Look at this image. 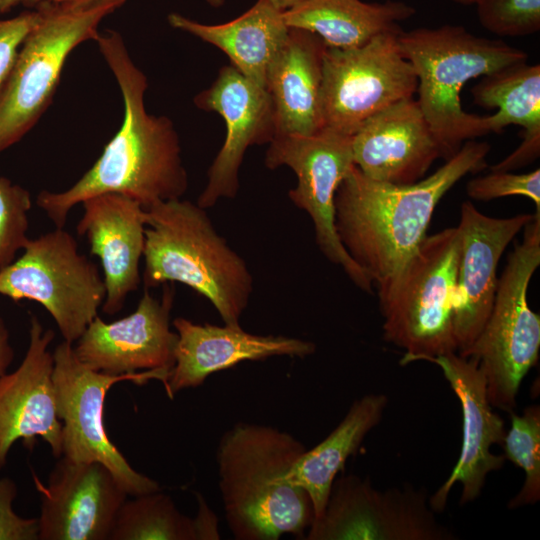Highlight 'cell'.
<instances>
[{"label": "cell", "instance_id": "cell-1", "mask_svg": "<svg viewBox=\"0 0 540 540\" xmlns=\"http://www.w3.org/2000/svg\"><path fill=\"white\" fill-rule=\"evenodd\" d=\"M95 42L119 86L123 120L100 157L77 182L61 192L39 193L37 205L56 228L64 227L74 206L96 195L118 193L148 208L159 201L179 199L188 188L174 124L166 116L146 111L147 78L130 57L124 39L108 30L99 32Z\"/></svg>", "mask_w": 540, "mask_h": 540}, {"label": "cell", "instance_id": "cell-2", "mask_svg": "<svg viewBox=\"0 0 540 540\" xmlns=\"http://www.w3.org/2000/svg\"><path fill=\"white\" fill-rule=\"evenodd\" d=\"M490 149L468 140L433 174L412 184L380 182L355 165L350 169L335 194V227L373 284L403 268L426 238L437 204L464 176L487 167Z\"/></svg>", "mask_w": 540, "mask_h": 540}, {"label": "cell", "instance_id": "cell-3", "mask_svg": "<svg viewBox=\"0 0 540 540\" xmlns=\"http://www.w3.org/2000/svg\"><path fill=\"white\" fill-rule=\"evenodd\" d=\"M306 449L290 433L267 425L239 422L223 434L219 489L235 539L277 540L286 533L304 538L313 504L287 474Z\"/></svg>", "mask_w": 540, "mask_h": 540}, {"label": "cell", "instance_id": "cell-4", "mask_svg": "<svg viewBox=\"0 0 540 540\" xmlns=\"http://www.w3.org/2000/svg\"><path fill=\"white\" fill-rule=\"evenodd\" d=\"M145 209V287L182 283L207 298L225 325L241 326L253 277L245 260L218 234L206 209L181 198Z\"/></svg>", "mask_w": 540, "mask_h": 540}, {"label": "cell", "instance_id": "cell-5", "mask_svg": "<svg viewBox=\"0 0 540 540\" xmlns=\"http://www.w3.org/2000/svg\"><path fill=\"white\" fill-rule=\"evenodd\" d=\"M398 42L417 76V101L445 160L464 142L488 134L485 116L462 108L464 85L528 59L521 49L458 25L402 30Z\"/></svg>", "mask_w": 540, "mask_h": 540}, {"label": "cell", "instance_id": "cell-6", "mask_svg": "<svg viewBox=\"0 0 540 540\" xmlns=\"http://www.w3.org/2000/svg\"><path fill=\"white\" fill-rule=\"evenodd\" d=\"M459 247L457 226L427 235L403 268L377 285L383 338L405 351L402 365L458 351L454 293Z\"/></svg>", "mask_w": 540, "mask_h": 540}, {"label": "cell", "instance_id": "cell-7", "mask_svg": "<svg viewBox=\"0 0 540 540\" xmlns=\"http://www.w3.org/2000/svg\"><path fill=\"white\" fill-rule=\"evenodd\" d=\"M125 2L50 1L37 7L40 21L23 41L0 92V154L19 142L49 107L72 51L95 41L99 24Z\"/></svg>", "mask_w": 540, "mask_h": 540}, {"label": "cell", "instance_id": "cell-8", "mask_svg": "<svg viewBox=\"0 0 540 540\" xmlns=\"http://www.w3.org/2000/svg\"><path fill=\"white\" fill-rule=\"evenodd\" d=\"M523 231L521 243L509 254L498 278L482 330L460 355L478 360L489 403L508 413L514 410L519 387L537 363L540 349V317L527 300L530 280L540 265V212L533 214Z\"/></svg>", "mask_w": 540, "mask_h": 540}, {"label": "cell", "instance_id": "cell-9", "mask_svg": "<svg viewBox=\"0 0 540 540\" xmlns=\"http://www.w3.org/2000/svg\"><path fill=\"white\" fill-rule=\"evenodd\" d=\"M0 294L41 304L63 339L73 344L98 316L106 287L75 238L56 228L29 239L22 255L0 271Z\"/></svg>", "mask_w": 540, "mask_h": 540}, {"label": "cell", "instance_id": "cell-10", "mask_svg": "<svg viewBox=\"0 0 540 540\" xmlns=\"http://www.w3.org/2000/svg\"><path fill=\"white\" fill-rule=\"evenodd\" d=\"M53 381L57 416L62 423V456L75 462H100L130 496L160 490L158 482L136 471L111 442L103 422L104 402L117 382L143 384L159 380L167 372L142 371L110 375L90 368L78 359L72 343L63 341L53 352Z\"/></svg>", "mask_w": 540, "mask_h": 540}, {"label": "cell", "instance_id": "cell-11", "mask_svg": "<svg viewBox=\"0 0 540 540\" xmlns=\"http://www.w3.org/2000/svg\"><path fill=\"white\" fill-rule=\"evenodd\" d=\"M401 31L380 34L355 48L326 47L320 96L323 128L352 136L373 115L413 97L418 79L402 54Z\"/></svg>", "mask_w": 540, "mask_h": 540}, {"label": "cell", "instance_id": "cell-12", "mask_svg": "<svg viewBox=\"0 0 540 540\" xmlns=\"http://www.w3.org/2000/svg\"><path fill=\"white\" fill-rule=\"evenodd\" d=\"M351 140L352 136L329 128L307 136L275 135L265 165L270 169L287 166L294 171L297 185L289 191V198L311 218L318 248L358 288L371 293V278L348 254L335 227V194L354 166Z\"/></svg>", "mask_w": 540, "mask_h": 540}, {"label": "cell", "instance_id": "cell-13", "mask_svg": "<svg viewBox=\"0 0 540 540\" xmlns=\"http://www.w3.org/2000/svg\"><path fill=\"white\" fill-rule=\"evenodd\" d=\"M435 516L424 489H375L368 478L336 477L307 540H452Z\"/></svg>", "mask_w": 540, "mask_h": 540}, {"label": "cell", "instance_id": "cell-14", "mask_svg": "<svg viewBox=\"0 0 540 540\" xmlns=\"http://www.w3.org/2000/svg\"><path fill=\"white\" fill-rule=\"evenodd\" d=\"M200 109L218 113L225 122V141L208 170V180L197 204L208 209L221 198H235L239 170L246 150L270 143L276 135L275 115L266 88L243 76L231 64L223 66L214 82L196 95Z\"/></svg>", "mask_w": 540, "mask_h": 540}, {"label": "cell", "instance_id": "cell-15", "mask_svg": "<svg viewBox=\"0 0 540 540\" xmlns=\"http://www.w3.org/2000/svg\"><path fill=\"white\" fill-rule=\"evenodd\" d=\"M32 475L41 499L39 540H109L128 494L105 465L61 456L46 485Z\"/></svg>", "mask_w": 540, "mask_h": 540}, {"label": "cell", "instance_id": "cell-16", "mask_svg": "<svg viewBox=\"0 0 540 540\" xmlns=\"http://www.w3.org/2000/svg\"><path fill=\"white\" fill-rule=\"evenodd\" d=\"M174 289L165 285L162 298L145 289L136 310L107 323L97 316L76 341L74 352L90 368L110 375L160 370L175 363L177 332L170 329Z\"/></svg>", "mask_w": 540, "mask_h": 540}, {"label": "cell", "instance_id": "cell-17", "mask_svg": "<svg viewBox=\"0 0 540 540\" xmlns=\"http://www.w3.org/2000/svg\"><path fill=\"white\" fill-rule=\"evenodd\" d=\"M423 361L442 370L462 409L463 438L458 461L447 480L428 499L431 509L440 513L456 483L462 486L461 505L479 497L487 475L504 465V455H495L491 447L502 446L506 432L502 418L489 403L485 376L475 357L447 353Z\"/></svg>", "mask_w": 540, "mask_h": 540}, {"label": "cell", "instance_id": "cell-18", "mask_svg": "<svg viewBox=\"0 0 540 540\" xmlns=\"http://www.w3.org/2000/svg\"><path fill=\"white\" fill-rule=\"evenodd\" d=\"M533 218L518 214L494 218L465 201L457 225L460 238L454 293L457 354H464L482 330L497 289V267L507 246Z\"/></svg>", "mask_w": 540, "mask_h": 540}, {"label": "cell", "instance_id": "cell-19", "mask_svg": "<svg viewBox=\"0 0 540 540\" xmlns=\"http://www.w3.org/2000/svg\"><path fill=\"white\" fill-rule=\"evenodd\" d=\"M55 337L32 316L29 344L19 367L0 378V469L13 444L29 445L39 436L56 458L62 456V423L57 416L53 381L54 358L49 346Z\"/></svg>", "mask_w": 540, "mask_h": 540}, {"label": "cell", "instance_id": "cell-20", "mask_svg": "<svg viewBox=\"0 0 540 540\" xmlns=\"http://www.w3.org/2000/svg\"><path fill=\"white\" fill-rule=\"evenodd\" d=\"M178 341L175 363L164 387L170 398L183 389L195 388L213 373L243 361L273 356L304 358L315 352L314 343L283 335H257L241 326L197 324L177 317L172 322Z\"/></svg>", "mask_w": 540, "mask_h": 540}, {"label": "cell", "instance_id": "cell-21", "mask_svg": "<svg viewBox=\"0 0 540 540\" xmlns=\"http://www.w3.org/2000/svg\"><path fill=\"white\" fill-rule=\"evenodd\" d=\"M354 165L366 177L392 184L421 180L441 152L419 103L398 101L365 121L352 135Z\"/></svg>", "mask_w": 540, "mask_h": 540}, {"label": "cell", "instance_id": "cell-22", "mask_svg": "<svg viewBox=\"0 0 540 540\" xmlns=\"http://www.w3.org/2000/svg\"><path fill=\"white\" fill-rule=\"evenodd\" d=\"M81 204L83 215L77 232L86 236L90 253L101 261L106 287L102 310L114 315L141 281L139 266L145 248L146 209L118 193L96 195Z\"/></svg>", "mask_w": 540, "mask_h": 540}, {"label": "cell", "instance_id": "cell-23", "mask_svg": "<svg viewBox=\"0 0 540 540\" xmlns=\"http://www.w3.org/2000/svg\"><path fill=\"white\" fill-rule=\"evenodd\" d=\"M324 41L316 34L290 28L266 79L276 135H313L323 129L321 85Z\"/></svg>", "mask_w": 540, "mask_h": 540}, {"label": "cell", "instance_id": "cell-24", "mask_svg": "<svg viewBox=\"0 0 540 540\" xmlns=\"http://www.w3.org/2000/svg\"><path fill=\"white\" fill-rule=\"evenodd\" d=\"M167 19L173 28L219 48L243 76L264 88L268 69L290 30L283 11L268 0H257L241 16L222 24H204L178 13Z\"/></svg>", "mask_w": 540, "mask_h": 540}, {"label": "cell", "instance_id": "cell-25", "mask_svg": "<svg viewBox=\"0 0 540 540\" xmlns=\"http://www.w3.org/2000/svg\"><path fill=\"white\" fill-rule=\"evenodd\" d=\"M474 103L484 108H497L486 115L488 133H500L509 125L523 127L519 147L491 171H511L534 161L540 152V65L527 62L514 64L485 75L472 88Z\"/></svg>", "mask_w": 540, "mask_h": 540}, {"label": "cell", "instance_id": "cell-26", "mask_svg": "<svg viewBox=\"0 0 540 540\" xmlns=\"http://www.w3.org/2000/svg\"><path fill=\"white\" fill-rule=\"evenodd\" d=\"M415 13L412 6L394 0H303L283 11V17L289 28L312 32L327 47L350 49L380 34L401 31L399 22Z\"/></svg>", "mask_w": 540, "mask_h": 540}, {"label": "cell", "instance_id": "cell-27", "mask_svg": "<svg viewBox=\"0 0 540 540\" xmlns=\"http://www.w3.org/2000/svg\"><path fill=\"white\" fill-rule=\"evenodd\" d=\"M388 398L368 394L355 400L337 427L318 445L300 456L287 474V480L309 495L314 519L327 503L331 486L347 459L355 455L367 434L383 417Z\"/></svg>", "mask_w": 540, "mask_h": 540}, {"label": "cell", "instance_id": "cell-28", "mask_svg": "<svg viewBox=\"0 0 540 540\" xmlns=\"http://www.w3.org/2000/svg\"><path fill=\"white\" fill-rule=\"evenodd\" d=\"M133 497L121 505L109 540L207 539L201 517L182 514L169 495L159 490Z\"/></svg>", "mask_w": 540, "mask_h": 540}, {"label": "cell", "instance_id": "cell-29", "mask_svg": "<svg viewBox=\"0 0 540 540\" xmlns=\"http://www.w3.org/2000/svg\"><path fill=\"white\" fill-rule=\"evenodd\" d=\"M511 428L503 440L504 457L525 472V481L508 507L533 505L540 499V407L530 405L522 415L510 412Z\"/></svg>", "mask_w": 540, "mask_h": 540}, {"label": "cell", "instance_id": "cell-30", "mask_svg": "<svg viewBox=\"0 0 540 540\" xmlns=\"http://www.w3.org/2000/svg\"><path fill=\"white\" fill-rule=\"evenodd\" d=\"M31 206L28 190L0 177V271L15 260L29 240Z\"/></svg>", "mask_w": 540, "mask_h": 540}, {"label": "cell", "instance_id": "cell-31", "mask_svg": "<svg viewBox=\"0 0 540 540\" xmlns=\"http://www.w3.org/2000/svg\"><path fill=\"white\" fill-rule=\"evenodd\" d=\"M479 23L499 36L522 37L540 30V0H478Z\"/></svg>", "mask_w": 540, "mask_h": 540}, {"label": "cell", "instance_id": "cell-32", "mask_svg": "<svg viewBox=\"0 0 540 540\" xmlns=\"http://www.w3.org/2000/svg\"><path fill=\"white\" fill-rule=\"evenodd\" d=\"M468 196L478 201H490L506 196H524L533 201L540 212V170L514 174L509 171H491L467 183Z\"/></svg>", "mask_w": 540, "mask_h": 540}, {"label": "cell", "instance_id": "cell-33", "mask_svg": "<svg viewBox=\"0 0 540 540\" xmlns=\"http://www.w3.org/2000/svg\"><path fill=\"white\" fill-rule=\"evenodd\" d=\"M38 8L12 18L0 19V92L14 65L18 51L29 32L40 21Z\"/></svg>", "mask_w": 540, "mask_h": 540}, {"label": "cell", "instance_id": "cell-34", "mask_svg": "<svg viewBox=\"0 0 540 540\" xmlns=\"http://www.w3.org/2000/svg\"><path fill=\"white\" fill-rule=\"evenodd\" d=\"M16 496L15 482L0 479V540H39V519L19 516L13 509Z\"/></svg>", "mask_w": 540, "mask_h": 540}, {"label": "cell", "instance_id": "cell-35", "mask_svg": "<svg viewBox=\"0 0 540 540\" xmlns=\"http://www.w3.org/2000/svg\"><path fill=\"white\" fill-rule=\"evenodd\" d=\"M14 358V350L9 342V331L3 318L0 317V378L6 371Z\"/></svg>", "mask_w": 540, "mask_h": 540}, {"label": "cell", "instance_id": "cell-36", "mask_svg": "<svg viewBox=\"0 0 540 540\" xmlns=\"http://www.w3.org/2000/svg\"><path fill=\"white\" fill-rule=\"evenodd\" d=\"M54 0H0V14H5L18 6L37 8L38 6Z\"/></svg>", "mask_w": 540, "mask_h": 540}, {"label": "cell", "instance_id": "cell-37", "mask_svg": "<svg viewBox=\"0 0 540 540\" xmlns=\"http://www.w3.org/2000/svg\"><path fill=\"white\" fill-rule=\"evenodd\" d=\"M270 3H272L275 7L278 9L285 11L298 3L302 2L303 0H268Z\"/></svg>", "mask_w": 540, "mask_h": 540}, {"label": "cell", "instance_id": "cell-38", "mask_svg": "<svg viewBox=\"0 0 540 540\" xmlns=\"http://www.w3.org/2000/svg\"><path fill=\"white\" fill-rule=\"evenodd\" d=\"M98 1H104V0H54V2L69 3V4H85V3H92V2H98Z\"/></svg>", "mask_w": 540, "mask_h": 540}, {"label": "cell", "instance_id": "cell-39", "mask_svg": "<svg viewBox=\"0 0 540 540\" xmlns=\"http://www.w3.org/2000/svg\"><path fill=\"white\" fill-rule=\"evenodd\" d=\"M460 5H475L478 0H451Z\"/></svg>", "mask_w": 540, "mask_h": 540}, {"label": "cell", "instance_id": "cell-40", "mask_svg": "<svg viewBox=\"0 0 540 540\" xmlns=\"http://www.w3.org/2000/svg\"><path fill=\"white\" fill-rule=\"evenodd\" d=\"M209 5L213 7H220L224 4L225 0H205Z\"/></svg>", "mask_w": 540, "mask_h": 540}]
</instances>
